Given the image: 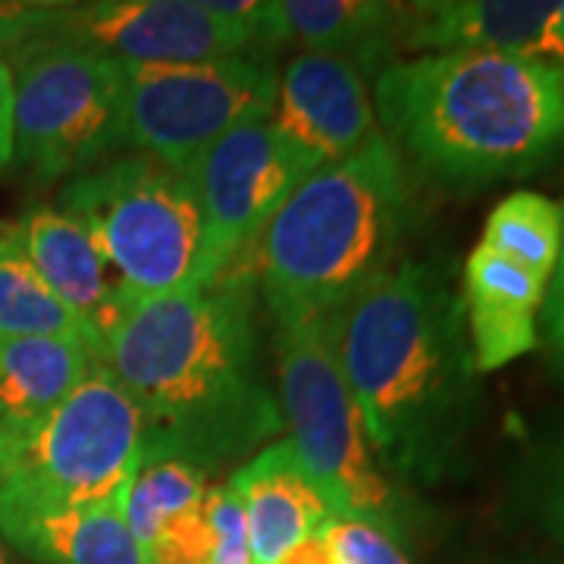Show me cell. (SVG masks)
Instances as JSON below:
<instances>
[{"mask_svg":"<svg viewBox=\"0 0 564 564\" xmlns=\"http://www.w3.org/2000/svg\"><path fill=\"white\" fill-rule=\"evenodd\" d=\"M141 455L139 408L98 364L39 433L20 445L17 467L3 480L54 502L120 508Z\"/></svg>","mask_w":564,"mask_h":564,"instance_id":"30bf717a","label":"cell"},{"mask_svg":"<svg viewBox=\"0 0 564 564\" xmlns=\"http://www.w3.org/2000/svg\"><path fill=\"white\" fill-rule=\"evenodd\" d=\"M207 492V474L185 462H141L120 499V518L141 552L163 527L198 508Z\"/></svg>","mask_w":564,"mask_h":564,"instance_id":"44dd1931","label":"cell"},{"mask_svg":"<svg viewBox=\"0 0 564 564\" xmlns=\"http://www.w3.org/2000/svg\"><path fill=\"white\" fill-rule=\"evenodd\" d=\"M364 436L395 486H433L477 417L464 299L440 261L402 258L326 321Z\"/></svg>","mask_w":564,"mask_h":564,"instance_id":"7a4b0ae2","label":"cell"},{"mask_svg":"<svg viewBox=\"0 0 564 564\" xmlns=\"http://www.w3.org/2000/svg\"><path fill=\"white\" fill-rule=\"evenodd\" d=\"M321 530L333 545L339 564H411L408 543L380 527L329 518L323 521Z\"/></svg>","mask_w":564,"mask_h":564,"instance_id":"603a6c76","label":"cell"},{"mask_svg":"<svg viewBox=\"0 0 564 564\" xmlns=\"http://www.w3.org/2000/svg\"><path fill=\"white\" fill-rule=\"evenodd\" d=\"M521 492L533 521L564 552V426L545 436L527 458Z\"/></svg>","mask_w":564,"mask_h":564,"instance_id":"7402d4cb","label":"cell"},{"mask_svg":"<svg viewBox=\"0 0 564 564\" xmlns=\"http://www.w3.org/2000/svg\"><path fill=\"white\" fill-rule=\"evenodd\" d=\"M414 220L408 163L383 132L311 170L254 245V280L276 323L333 321L402 261Z\"/></svg>","mask_w":564,"mask_h":564,"instance_id":"277c9868","label":"cell"},{"mask_svg":"<svg viewBox=\"0 0 564 564\" xmlns=\"http://www.w3.org/2000/svg\"><path fill=\"white\" fill-rule=\"evenodd\" d=\"M282 440L311 486L321 492L329 518L373 524L408 543L414 502L377 464L355 399L343 380L326 323H276Z\"/></svg>","mask_w":564,"mask_h":564,"instance_id":"5b68a950","label":"cell"},{"mask_svg":"<svg viewBox=\"0 0 564 564\" xmlns=\"http://www.w3.org/2000/svg\"><path fill=\"white\" fill-rule=\"evenodd\" d=\"M54 39L91 47L122 66H192L267 51L214 0L69 3Z\"/></svg>","mask_w":564,"mask_h":564,"instance_id":"7c38bea8","label":"cell"},{"mask_svg":"<svg viewBox=\"0 0 564 564\" xmlns=\"http://www.w3.org/2000/svg\"><path fill=\"white\" fill-rule=\"evenodd\" d=\"M61 210L88 229L129 302L210 285L202 204L188 170L120 154L66 182Z\"/></svg>","mask_w":564,"mask_h":564,"instance_id":"8992f818","label":"cell"},{"mask_svg":"<svg viewBox=\"0 0 564 564\" xmlns=\"http://www.w3.org/2000/svg\"><path fill=\"white\" fill-rule=\"evenodd\" d=\"M13 66L0 57V170L13 163Z\"/></svg>","mask_w":564,"mask_h":564,"instance_id":"4316f807","label":"cell"},{"mask_svg":"<svg viewBox=\"0 0 564 564\" xmlns=\"http://www.w3.org/2000/svg\"><path fill=\"white\" fill-rule=\"evenodd\" d=\"M17 458H20V445L13 443V436L0 423V480L17 467Z\"/></svg>","mask_w":564,"mask_h":564,"instance_id":"83f0119b","label":"cell"},{"mask_svg":"<svg viewBox=\"0 0 564 564\" xmlns=\"http://www.w3.org/2000/svg\"><path fill=\"white\" fill-rule=\"evenodd\" d=\"M311 170L270 120L229 132L188 163L202 204L210 282L254 251L267 223Z\"/></svg>","mask_w":564,"mask_h":564,"instance_id":"8fae6325","label":"cell"},{"mask_svg":"<svg viewBox=\"0 0 564 564\" xmlns=\"http://www.w3.org/2000/svg\"><path fill=\"white\" fill-rule=\"evenodd\" d=\"M245 511L251 564H282L329 521L321 492L304 477L292 445L276 440L229 477Z\"/></svg>","mask_w":564,"mask_h":564,"instance_id":"ac0fdd59","label":"cell"},{"mask_svg":"<svg viewBox=\"0 0 564 564\" xmlns=\"http://www.w3.org/2000/svg\"><path fill=\"white\" fill-rule=\"evenodd\" d=\"M13 232L41 280L88 326L98 348L107 326L117 321L129 299L88 229L61 207H32Z\"/></svg>","mask_w":564,"mask_h":564,"instance_id":"2e32d148","label":"cell"},{"mask_svg":"<svg viewBox=\"0 0 564 564\" xmlns=\"http://www.w3.org/2000/svg\"><path fill=\"white\" fill-rule=\"evenodd\" d=\"M0 540L32 564H144L113 505H66L0 480Z\"/></svg>","mask_w":564,"mask_h":564,"instance_id":"5bb4252c","label":"cell"},{"mask_svg":"<svg viewBox=\"0 0 564 564\" xmlns=\"http://www.w3.org/2000/svg\"><path fill=\"white\" fill-rule=\"evenodd\" d=\"M270 122L314 170L358 151L380 132L361 69L323 54H299L280 69Z\"/></svg>","mask_w":564,"mask_h":564,"instance_id":"4fadbf2b","label":"cell"},{"mask_svg":"<svg viewBox=\"0 0 564 564\" xmlns=\"http://www.w3.org/2000/svg\"><path fill=\"white\" fill-rule=\"evenodd\" d=\"M404 3L380 0H270L267 44H299L302 54L351 63L380 73L402 51Z\"/></svg>","mask_w":564,"mask_h":564,"instance_id":"e0dca14e","label":"cell"},{"mask_svg":"<svg viewBox=\"0 0 564 564\" xmlns=\"http://www.w3.org/2000/svg\"><path fill=\"white\" fill-rule=\"evenodd\" d=\"M95 348L69 339H0V423L22 445L98 367Z\"/></svg>","mask_w":564,"mask_h":564,"instance_id":"d6986e66","label":"cell"},{"mask_svg":"<svg viewBox=\"0 0 564 564\" xmlns=\"http://www.w3.org/2000/svg\"><path fill=\"white\" fill-rule=\"evenodd\" d=\"M13 163L35 182L98 170L129 151L126 66L73 41L44 39L13 54Z\"/></svg>","mask_w":564,"mask_h":564,"instance_id":"52a82bcc","label":"cell"},{"mask_svg":"<svg viewBox=\"0 0 564 564\" xmlns=\"http://www.w3.org/2000/svg\"><path fill=\"white\" fill-rule=\"evenodd\" d=\"M383 135L430 180H524L564 151V69L521 54H417L373 76Z\"/></svg>","mask_w":564,"mask_h":564,"instance_id":"3957f363","label":"cell"},{"mask_svg":"<svg viewBox=\"0 0 564 564\" xmlns=\"http://www.w3.org/2000/svg\"><path fill=\"white\" fill-rule=\"evenodd\" d=\"M562 223V204L540 192H511L492 207L464 263V317L477 373L499 370L540 345Z\"/></svg>","mask_w":564,"mask_h":564,"instance_id":"ba28073f","label":"cell"},{"mask_svg":"<svg viewBox=\"0 0 564 564\" xmlns=\"http://www.w3.org/2000/svg\"><path fill=\"white\" fill-rule=\"evenodd\" d=\"M126 85L129 151L188 170L229 132L273 117L280 66L267 51L192 66H126Z\"/></svg>","mask_w":564,"mask_h":564,"instance_id":"9c48e42d","label":"cell"},{"mask_svg":"<svg viewBox=\"0 0 564 564\" xmlns=\"http://www.w3.org/2000/svg\"><path fill=\"white\" fill-rule=\"evenodd\" d=\"M258 280L242 261L202 289L129 302L107 326L98 361L141 414V462L204 474L282 440L254 329Z\"/></svg>","mask_w":564,"mask_h":564,"instance_id":"6da1fadb","label":"cell"},{"mask_svg":"<svg viewBox=\"0 0 564 564\" xmlns=\"http://www.w3.org/2000/svg\"><path fill=\"white\" fill-rule=\"evenodd\" d=\"M0 564H22L20 558L13 555V549L3 543V540H0Z\"/></svg>","mask_w":564,"mask_h":564,"instance_id":"f1b7e54d","label":"cell"},{"mask_svg":"<svg viewBox=\"0 0 564 564\" xmlns=\"http://www.w3.org/2000/svg\"><path fill=\"white\" fill-rule=\"evenodd\" d=\"M486 564H536V562H524V558H508V562H486Z\"/></svg>","mask_w":564,"mask_h":564,"instance_id":"f546056e","label":"cell"},{"mask_svg":"<svg viewBox=\"0 0 564 564\" xmlns=\"http://www.w3.org/2000/svg\"><path fill=\"white\" fill-rule=\"evenodd\" d=\"M549 0H423L404 3L402 51L421 54H545L549 29L555 20Z\"/></svg>","mask_w":564,"mask_h":564,"instance_id":"9a60e30c","label":"cell"},{"mask_svg":"<svg viewBox=\"0 0 564 564\" xmlns=\"http://www.w3.org/2000/svg\"><path fill=\"white\" fill-rule=\"evenodd\" d=\"M564 214V204H562ZM540 339L549 348L552 367L564 377V223H562V248H558V263L545 292L543 311H540Z\"/></svg>","mask_w":564,"mask_h":564,"instance_id":"484cf974","label":"cell"},{"mask_svg":"<svg viewBox=\"0 0 564 564\" xmlns=\"http://www.w3.org/2000/svg\"><path fill=\"white\" fill-rule=\"evenodd\" d=\"M0 339H69L95 348L88 326L47 289L25 258L13 226L0 232Z\"/></svg>","mask_w":564,"mask_h":564,"instance_id":"ffe728a7","label":"cell"},{"mask_svg":"<svg viewBox=\"0 0 564 564\" xmlns=\"http://www.w3.org/2000/svg\"><path fill=\"white\" fill-rule=\"evenodd\" d=\"M207 524H210V564H251L248 527L236 489L229 484L207 486L202 499Z\"/></svg>","mask_w":564,"mask_h":564,"instance_id":"cb8c5ba5","label":"cell"},{"mask_svg":"<svg viewBox=\"0 0 564 564\" xmlns=\"http://www.w3.org/2000/svg\"><path fill=\"white\" fill-rule=\"evenodd\" d=\"M69 3L0 0V54H17L35 41L54 39L66 20Z\"/></svg>","mask_w":564,"mask_h":564,"instance_id":"d4e9b609","label":"cell"}]
</instances>
